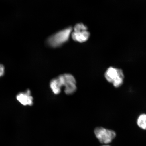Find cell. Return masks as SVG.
Listing matches in <instances>:
<instances>
[{
  "label": "cell",
  "mask_w": 146,
  "mask_h": 146,
  "mask_svg": "<svg viewBox=\"0 0 146 146\" xmlns=\"http://www.w3.org/2000/svg\"><path fill=\"white\" fill-rule=\"evenodd\" d=\"M106 80L112 83L115 88L121 87L123 84L125 76L122 69L110 67L108 68L104 74Z\"/></svg>",
  "instance_id": "obj_1"
},
{
  "label": "cell",
  "mask_w": 146,
  "mask_h": 146,
  "mask_svg": "<svg viewBox=\"0 0 146 146\" xmlns=\"http://www.w3.org/2000/svg\"><path fill=\"white\" fill-rule=\"evenodd\" d=\"M72 30V27H70L56 33L48 38L47 44L52 47L61 46L68 41Z\"/></svg>",
  "instance_id": "obj_2"
},
{
  "label": "cell",
  "mask_w": 146,
  "mask_h": 146,
  "mask_svg": "<svg viewBox=\"0 0 146 146\" xmlns=\"http://www.w3.org/2000/svg\"><path fill=\"white\" fill-rule=\"evenodd\" d=\"M62 87H64V92L67 95L72 94L77 89L76 81L74 76L70 74L60 75L57 77Z\"/></svg>",
  "instance_id": "obj_3"
},
{
  "label": "cell",
  "mask_w": 146,
  "mask_h": 146,
  "mask_svg": "<svg viewBox=\"0 0 146 146\" xmlns=\"http://www.w3.org/2000/svg\"><path fill=\"white\" fill-rule=\"evenodd\" d=\"M94 133L97 138L102 143H110L116 136L114 131L101 127H96Z\"/></svg>",
  "instance_id": "obj_4"
},
{
  "label": "cell",
  "mask_w": 146,
  "mask_h": 146,
  "mask_svg": "<svg viewBox=\"0 0 146 146\" xmlns=\"http://www.w3.org/2000/svg\"><path fill=\"white\" fill-rule=\"evenodd\" d=\"M16 99L24 106H31L33 104V98L31 95L30 89H27L25 92L19 93L16 96Z\"/></svg>",
  "instance_id": "obj_5"
},
{
  "label": "cell",
  "mask_w": 146,
  "mask_h": 146,
  "mask_svg": "<svg viewBox=\"0 0 146 146\" xmlns=\"http://www.w3.org/2000/svg\"><path fill=\"white\" fill-rule=\"evenodd\" d=\"M90 36V33L87 31L80 32H73L72 34V38L74 40L80 43L86 41Z\"/></svg>",
  "instance_id": "obj_6"
},
{
  "label": "cell",
  "mask_w": 146,
  "mask_h": 146,
  "mask_svg": "<svg viewBox=\"0 0 146 146\" xmlns=\"http://www.w3.org/2000/svg\"><path fill=\"white\" fill-rule=\"evenodd\" d=\"M50 87L52 92L54 94H59L61 92L62 87L57 77L51 80Z\"/></svg>",
  "instance_id": "obj_7"
},
{
  "label": "cell",
  "mask_w": 146,
  "mask_h": 146,
  "mask_svg": "<svg viewBox=\"0 0 146 146\" xmlns=\"http://www.w3.org/2000/svg\"><path fill=\"white\" fill-rule=\"evenodd\" d=\"M137 124L140 128L146 129V114H142L139 116L137 120Z\"/></svg>",
  "instance_id": "obj_8"
},
{
  "label": "cell",
  "mask_w": 146,
  "mask_h": 146,
  "mask_svg": "<svg viewBox=\"0 0 146 146\" xmlns=\"http://www.w3.org/2000/svg\"><path fill=\"white\" fill-rule=\"evenodd\" d=\"M74 29L75 32H82L87 31V27L83 23H80L75 25Z\"/></svg>",
  "instance_id": "obj_9"
},
{
  "label": "cell",
  "mask_w": 146,
  "mask_h": 146,
  "mask_svg": "<svg viewBox=\"0 0 146 146\" xmlns=\"http://www.w3.org/2000/svg\"><path fill=\"white\" fill-rule=\"evenodd\" d=\"M5 68L4 66L0 64V77L2 76L5 74Z\"/></svg>",
  "instance_id": "obj_10"
},
{
  "label": "cell",
  "mask_w": 146,
  "mask_h": 146,
  "mask_svg": "<svg viewBox=\"0 0 146 146\" xmlns=\"http://www.w3.org/2000/svg\"><path fill=\"white\" fill-rule=\"evenodd\" d=\"M108 146V145H107V146Z\"/></svg>",
  "instance_id": "obj_11"
}]
</instances>
